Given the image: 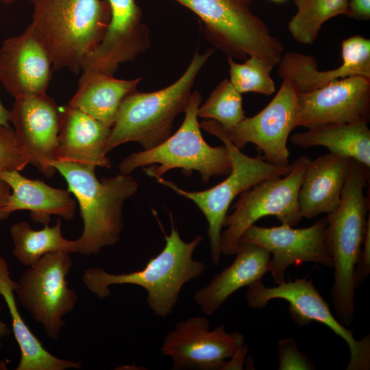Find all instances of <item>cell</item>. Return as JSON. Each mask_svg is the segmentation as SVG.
I'll return each mask as SVG.
<instances>
[{"mask_svg":"<svg viewBox=\"0 0 370 370\" xmlns=\"http://www.w3.org/2000/svg\"><path fill=\"white\" fill-rule=\"evenodd\" d=\"M370 168L351 159L340 202L327 217L326 241L333 261L331 295L336 319L348 327L354 319V273L362 249L369 209L365 195Z\"/></svg>","mask_w":370,"mask_h":370,"instance_id":"6da1fadb","label":"cell"},{"mask_svg":"<svg viewBox=\"0 0 370 370\" xmlns=\"http://www.w3.org/2000/svg\"><path fill=\"white\" fill-rule=\"evenodd\" d=\"M171 231L164 234L165 245L144 268L127 273L113 274L103 268L86 269L82 278L87 289L99 299L111 294L110 286L116 284H134L147 292V302L152 312L160 318L173 312L183 286L199 277L206 265L194 260L195 249L202 237L197 235L190 242H185L174 225L172 217Z\"/></svg>","mask_w":370,"mask_h":370,"instance_id":"7a4b0ae2","label":"cell"},{"mask_svg":"<svg viewBox=\"0 0 370 370\" xmlns=\"http://www.w3.org/2000/svg\"><path fill=\"white\" fill-rule=\"evenodd\" d=\"M49 164L64 177L79 206L84 228L75 240L76 253L97 254L103 247L115 245L124 227L123 206L138 189L136 180L122 173L99 180L96 166L88 164L62 160Z\"/></svg>","mask_w":370,"mask_h":370,"instance_id":"3957f363","label":"cell"},{"mask_svg":"<svg viewBox=\"0 0 370 370\" xmlns=\"http://www.w3.org/2000/svg\"><path fill=\"white\" fill-rule=\"evenodd\" d=\"M32 23L43 38L53 71L77 75L102 41L110 21L106 0H30Z\"/></svg>","mask_w":370,"mask_h":370,"instance_id":"277c9868","label":"cell"},{"mask_svg":"<svg viewBox=\"0 0 370 370\" xmlns=\"http://www.w3.org/2000/svg\"><path fill=\"white\" fill-rule=\"evenodd\" d=\"M214 51L208 49L200 53L197 50L183 75L167 87L127 95L111 127L106 153L128 142H137L149 150L166 140L175 117L184 112L198 73Z\"/></svg>","mask_w":370,"mask_h":370,"instance_id":"5b68a950","label":"cell"},{"mask_svg":"<svg viewBox=\"0 0 370 370\" xmlns=\"http://www.w3.org/2000/svg\"><path fill=\"white\" fill-rule=\"evenodd\" d=\"M201 102L200 92H191L184 121L177 132L156 147L132 153L124 158L119 165L120 173L130 175L139 167L157 164L143 169L155 179L175 169H180L187 176L197 171L204 183L214 176L228 175L232 162L227 147H212L201 135L197 116Z\"/></svg>","mask_w":370,"mask_h":370,"instance_id":"8992f818","label":"cell"},{"mask_svg":"<svg viewBox=\"0 0 370 370\" xmlns=\"http://www.w3.org/2000/svg\"><path fill=\"white\" fill-rule=\"evenodd\" d=\"M175 1L200 18L208 39L227 58L246 60L256 56L274 66L281 60L283 45L252 12V0Z\"/></svg>","mask_w":370,"mask_h":370,"instance_id":"52a82bcc","label":"cell"},{"mask_svg":"<svg viewBox=\"0 0 370 370\" xmlns=\"http://www.w3.org/2000/svg\"><path fill=\"white\" fill-rule=\"evenodd\" d=\"M227 147L232 169L227 177L217 185L201 191H188L173 182L159 177L158 182L180 195L193 201L202 212L208 222L211 258L214 265L219 263L221 233L228 208L234 198L256 184L277 176L286 175L293 164L277 165L266 161L262 156L250 157L241 152L223 134L213 132Z\"/></svg>","mask_w":370,"mask_h":370,"instance_id":"ba28073f","label":"cell"},{"mask_svg":"<svg viewBox=\"0 0 370 370\" xmlns=\"http://www.w3.org/2000/svg\"><path fill=\"white\" fill-rule=\"evenodd\" d=\"M310 161L308 156H300L286 175L262 181L240 195L234 211L224 220L226 229L221 233L222 254H236L242 234L264 217L275 216L282 224L291 227L301 221L298 194Z\"/></svg>","mask_w":370,"mask_h":370,"instance_id":"9c48e42d","label":"cell"},{"mask_svg":"<svg viewBox=\"0 0 370 370\" xmlns=\"http://www.w3.org/2000/svg\"><path fill=\"white\" fill-rule=\"evenodd\" d=\"M73 263L69 253H48L15 282L14 293L19 304L54 341L59 339L65 325L64 317L73 310L77 301L75 291L69 288L66 279Z\"/></svg>","mask_w":370,"mask_h":370,"instance_id":"30bf717a","label":"cell"},{"mask_svg":"<svg viewBox=\"0 0 370 370\" xmlns=\"http://www.w3.org/2000/svg\"><path fill=\"white\" fill-rule=\"evenodd\" d=\"M297 95L291 82L283 79L273 99L256 115L245 117L229 128L222 127L214 120H204L199 125L210 134H223L239 149L253 143L263 152L262 158L266 161L286 165L290 164L287 141L291 131L297 127Z\"/></svg>","mask_w":370,"mask_h":370,"instance_id":"8fae6325","label":"cell"},{"mask_svg":"<svg viewBox=\"0 0 370 370\" xmlns=\"http://www.w3.org/2000/svg\"><path fill=\"white\" fill-rule=\"evenodd\" d=\"M248 305L252 308H262L274 299H282L289 304L288 311L294 322L304 326L317 321L330 328L347 343L349 361L347 370L370 369V336L356 340L353 332L343 325L332 313L328 304L321 295L312 280L297 278L285 280L274 287L265 286L262 280L248 286L246 292Z\"/></svg>","mask_w":370,"mask_h":370,"instance_id":"7c38bea8","label":"cell"},{"mask_svg":"<svg viewBox=\"0 0 370 370\" xmlns=\"http://www.w3.org/2000/svg\"><path fill=\"white\" fill-rule=\"evenodd\" d=\"M209 328L208 319L197 316L177 323L165 335L160 352L171 358L172 369H223L243 346L241 333L227 332L223 324Z\"/></svg>","mask_w":370,"mask_h":370,"instance_id":"4fadbf2b","label":"cell"},{"mask_svg":"<svg viewBox=\"0 0 370 370\" xmlns=\"http://www.w3.org/2000/svg\"><path fill=\"white\" fill-rule=\"evenodd\" d=\"M327 224L326 217L304 228L295 229L286 224L271 227L254 224L242 234L240 243L256 244L270 252L269 272L278 284L285 280L284 273L290 265L312 262L333 268L326 241Z\"/></svg>","mask_w":370,"mask_h":370,"instance_id":"5bb4252c","label":"cell"},{"mask_svg":"<svg viewBox=\"0 0 370 370\" xmlns=\"http://www.w3.org/2000/svg\"><path fill=\"white\" fill-rule=\"evenodd\" d=\"M297 127L369 121L370 79L350 76L297 93Z\"/></svg>","mask_w":370,"mask_h":370,"instance_id":"9a60e30c","label":"cell"},{"mask_svg":"<svg viewBox=\"0 0 370 370\" xmlns=\"http://www.w3.org/2000/svg\"><path fill=\"white\" fill-rule=\"evenodd\" d=\"M60 119V108L47 93L16 98L10 111L19 149L47 177L56 171L49 162L58 160Z\"/></svg>","mask_w":370,"mask_h":370,"instance_id":"2e32d148","label":"cell"},{"mask_svg":"<svg viewBox=\"0 0 370 370\" xmlns=\"http://www.w3.org/2000/svg\"><path fill=\"white\" fill-rule=\"evenodd\" d=\"M49 49L31 23L0 48V82L14 99L47 93L52 73Z\"/></svg>","mask_w":370,"mask_h":370,"instance_id":"e0dca14e","label":"cell"},{"mask_svg":"<svg viewBox=\"0 0 370 370\" xmlns=\"http://www.w3.org/2000/svg\"><path fill=\"white\" fill-rule=\"evenodd\" d=\"M110 21L97 49L86 60L82 71L92 70L113 75L119 65L134 60L149 47L147 26L135 0H106Z\"/></svg>","mask_w":370,"mask_h":370,"instance_id":"ac0fdd59","label":"cell"},{"mask_svg":"<svg viewBox=\"0 0 370 370\" xmlns=\"http://www.w3.org/2000/svg\"><path fill=\"white\" fill-rule=\"evenodd\" d=\"M342 63L328 71H319L312 56L289 51L279 62L278 75L289 79L297 93L321 88L334 81L350 76L370 79V40L360 35L350 36L341 42Z\"/></svg>","mask_w":370,"mask_h":370,"instance_id":"d6986e66","label":"cell"},{"mask_svg":"<svg viewBox=\"0 0 370 370\" xmlns=\"http://www.w3.org/2000/svg\"><path fill=\"white\" fill-rule=\"evenodd\" d=\"M60 112L57 160L110 169L106 146L111 127L68 105Z\"/></svg>","mask_w":370,"mask_h":370,"instance_id":"ffe728a7","label":"cell"},{"mask_svg":"<svg viewBox=\"0 0 370 370\" xmlns=\"http://www.w3.org/2000/svg\"><path fill=\"white\" fill-rule=\"evenodd\" d=\"M0 175L12 190L0 208V221L21 210H29L32 219L43 225L49 223L51 215L65 220L73 219L76 206L69 190L49 186L39 180L28 179L16 171H3Z\"/></svg>","mask_w":370,"mask_h":370,"instance_id":"44dd1931","label":"cell"},{"mask_svg":"<svg viewBox=\"0 0 370 370\" xmlns=\"http://www.w3.org/2000/svg\"><path fill=\"white\" fill-rule=\"evenodd\" d=\"M234 262L216 275L193 299L207 314H214L234 292L262 280L270 269L271 254L254 243H240Z\"/></svg>","mask_w":370,"mask_h":370,"instance_id":"7402d4cb","label":"cell"},{"mask_svg":"<svg viewBox=\"0 0 370 370\" xmlns=\"http://www.w3.org/2000/svg\"><path fill=\"white\" fill-rule=\"evenodd\" d=\"M351 159L328 153L311 160L298 194L299 213L311 219L330 213L338 205Z\"/></svg>","mask_w":370,"mask_h":370,"instance_id":"603a6c76","label":"cell"},{"mask_svg":"<svg viewBox=\"0 0 370 370\" xmlns=\"http://www.w3.org/2000/svg\"><path fill=\"white\" fill-rule=\"evenodd\" d=\"M82 72L78 88L67 105L112 127L121 102L137 90L141 78L126 80L97 71Z\"/></svg>","mask_w":370,"mask_h":370,"instance_id":"cb8c5ba5","label":"cell"},{"mask_svg":"<svg viewBox=\"0 0 370 370\" xmlns=\"http://www.w3.org/2000/svg\"><path fill=\"white\" fill-rule=\"evenodd\" d=\"M8 262L0 256V295L9 310L12 332L19 346L21 359L16 370L80 369L81 362L58 358L49 352L23 321L17 307L14 286Z\"/></svg>","mask_w":370,"mask_h":370,"instance_id":"d4e9b609","label":"cell"},{"mask_svg":"<svg viewBox=\"0 0 370 370\" xmlns=\"http://www.w3.org/2000/svg\"><path fill=\"white\" fill-rule=\"evenodd\" d=\"M368 121L328 124L290 135L301 148L322 146L330 153L356 160L370 168V130Z\"/></svg>","mask_w":370,"mask_h":370,"instance_id":"484cf974","label":"cell"},{"mask_svg":"<svg viewBox=\"0 0 370 370\" xmlns=\"http://www.w3.org/2000/svg\"><path fill=\"white\" fill-rule=\"evenodd\" d=\"M10 232L14 245L12 254L23 266L30 267L51 252L76 253L75 241L62 234L60 219L54 226L46 223L40 230H34L26 221H19L12 225Z\"/></svg>","mask_w":370,"mask_h":370,"instance_id":"4316f807","label":"cell"},{"mask_svg":"<svg viewBox=\"0 0 370 370\" xmlns=\"http://www.w3.org/2000/svg\"><path fill=\"white\" fill-rule=\"evenodd\" d=\"M349 0H294L297 12L288 23V29L298 42L312 45L325 22L346 14Z\"/></svg>","mask_w":370,"mask_h":370,"instance_id":"83f0119b","label":"cell"},{"mask_svg":"<svg viewBox=\"0 0 370 370\" xmlns=\"http://www.w3.org/2000/svg\"><path fill=\"white\" fill-rule=\"evenodd\" d=\"M198 117L217 121L222 127H233L246 116L243 98L230 79H224L199 106Z\"/></svg>","mask_w":370,"mask_h":370,"instance_id":"f1b7e54d","label":"cell"},{"mask_svg":"<svg viewBox=\"0 0 370 370\" xmlns=\"http://www.w3.org/2000/svg\"><path fill=\"white\" fill-rule=\"evenodd\" d=\"M230 81L240 92H256L270 96L275 92V84L271 77L274 66L270 62L250 56L243 63L227 58Z\"/></svg>","mask_w":370,"mask_h":370,"instance_id":"f546056e","label":"cell"},{"mask_svg":"<svg viewBox=\"0 0 370 370\" xmlns=\"http://www.w3.org/2000/svg\"><path fill=\"white\" fill-rule=\"evenodd\" d=\"M29 161L18 147L14 130L11 127L0 125V173L20 171Z\"/></svg>","mask_w":370,"mask_h":370,"instance_id":"4dcf8cb0","label":"cell"},{"mask_svg":"<svg viewBox=\"0 0 370 370\" xmlns=\"http://www.w3.org/2000/svg\"><path fill=\"white\" fill-rule=\"evenodd\" d=\"M279 370H312L315 367L297 347L293 338L280 340L278 345Z\"/></svg>","mask_w":370,"mask_h":370,"instance_id":"1f68e13d","label":"cell"},{"mask_svg":"<svg viewBox=\"0 0 370 370\" xmlns=\"http://www.w3.org/2000/svg\"><path fill=\"white\" fill-rule=\"evenodd\" d=\"M370 273V217L368 216L362 249L356 263L354 282L357 287Z\"/></svg>","mask_w":370,"mask_h":370,"instance_id":"d6a6232c","label":"cell"},{"mask_svg":"<svg viewBox=\"0 0 370 370\" xmlns=\"http://www.w3.org/2000/svg\"><path fill=\"white\" fill-rule=\"evenodd\" d=\"M345 16L358 21L370 19V0H349Z\"/></svg>","mask_w":370,"mask_h":370,"instance_id":"836d02e7","label":"cell"},{"mask_svg":"<svg viewBox=\"0 0 370 370\" xmlns=\"http://www.w3.org/2000/svg\"><path fill=\"white\" fill-rule=\"evenodd\" d=\"M247 352V346L243 345L231 358L230 362H227L223 369H242L244 358Z\"/></svg>","mask_w":370,"mask_h":370,"instance_id":"e575fe53","label":"cell"},{"mask_svg":"<svg viewBox=\"0 0 370 370\" xmlns=\"http://www.w3.org/2000/svg\"><path fill=\"white\" fill-rule=\"evenodd\" d=\"M10 190L9 184L0 175V208L7 201Z\"/></svg>","mask_w":370,"mask_h":370,"instance_id":"d590c367","label":"cell"},{"mask_svg":"<svg viewBox=\"0 0 370 370\" xmlns=\"http://www.w3.org/2000/svg\"><path fill=\"white\" fill-rule=\"evenodd\" d=\"M10 111L8 110L0 101V125L10 127L9 125Z\"/></svg>","mask_w":370,"mask_h":370,"instance_id":"8d00e7d4","label":"cell"},{"mask_svg":"<svg viewBox=\"0 0 370 370\" xmlns=\"http://www.w3.org/2000/svg\"><path fill=\"white\" fill-rule=\"evenodd\" d=\"M12 332V330L10 329L8 325L5 323H3L0 319V349L2 346L1 338L4 336H10Z\"/></svg>","mask_w":370,"mask_h":370,"instance_id":"74e56055","label":"cell"},{"mask_svg":"<svg viewBox=\"0 0 370 370\" xmlns=\"http://www.w3.org/2000/svg\"><path fill=\"white\" fill-rule=\"evenodd\" d=\"M17 0H0V2L5 4H11L16 1Z\"/></svg>","mask_w":370,"mask_h":370,"instance_id":"f35d334b","label":"cell"},{"mask_svg":"<svg viewBox=\"0 0 370 370\" xmlns=\"http://www.w3.org/2000/svg\"><path fill=\"white\" fill-rule=\"evenodd\" d=\"M273 1H275V2H282V1H284L285 0H271Z\"/></svg>","mask_w":370,"mask_h":370,"instance_id":"ab89813d","label":"cell"}]
</instances>
